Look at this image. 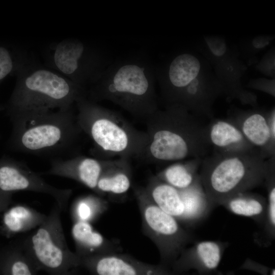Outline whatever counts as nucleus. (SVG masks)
<instances>
[{"mask_svg":"<svg viewBox=\"0 0 275 275\" xmlns=\"http://www.w3.org/2000/svg\"><path fill=\"white\" fill-rule=\"evenodd\" d=\"M267 199L262 195L244 191L238 193L221 202L219 206L224 207L238 215L249 217L262 228L263 226Z\"/></svg>","mask_w":275,"mask_h":275,"instance_id":"19","label":"nucleus"},{"mask_svg":"<svg viewBox=\"0 0 275 275\" xmlns=\"http://www.w3.org/2000/svg\"><path fill=\"white\" fill-rule=\"evenodd\" d=\"M47 215L24 205H18L5 212L3 222L5 228L13 234L24 233L36 229Z\"/></svg>","mask_w":275,"mask_h":275,"instance_id":"24","label":"nucleus"},{"mask_svg":"<svg viewBox=\"0 0 275 275\" xmlns=\"http://www.w3.org/2000/svg\"><path fill=\"white\" fill-rule=\"evenodd\" d=\"M9 117L12 123L9 144L13 150L50 160L77 155L84 132L77 122L75 105Z\"/></svg>","mask_w":275,"mask_h":275,"instance_id":"1","label":"nucleus"},{"mask_svg":"<svg viewBox=\"0 0 275 275\" xmlns=\"http://www.w3.org/2000/svg\"><path fill=\"white\" fill-rule=\"evenodd\" d=\"M155 74L150 64L138 59L109 64L90 84L87 97L110 101L129 114L146 119L158 108Z\"/></svg>","mask_w":275,"mask_h":275,"instance_id":"4","label":"nucleus"},{"mask_svg":"<svg viewBox=\"0 0 275 275\" xmlns=\"http://www.w3.org/2000/svg\"><path fill=\"white\" fill-rule=\"evenodd\" d=\"M264 185L267 193L265 217L263 229L256 233L254 240L260 246L268 247L275 238V157L271 160Z\"/></svg>","mask_w":275,"mask_h":275,"instance_id":"23","label":"nucleus"},{"mask_svg":"<svg viewBox=\"0 0 275 275\" xmlns=\"http://www.w3.org/2000/svg\"><path fill=\"white\" fill-rule=\"evenodd\" d=\"M34 59L22 48L0 45V84L9 76H16Z\"/></svg>","mask_w":275,"mask_h":275,"instance_id":"26","label":"nucleus"},{"mask_svg":"<svg viewBox=\"0 0 275 275\" xmlns=\"http://www.w3.org/2000/svg\"><path fill=\"white\" fill-rule=\"evenodd\" d=\"M3 108H4V107L2 105H0V111L3 109Z\"/></svg>","mask_w":275,"mask_h":275,"instance_id":"33","label":"nucleus"},{"mask_svg":"<svg viewBox=\"0 0 275 275\" xmlns=\"http://www.w3.org/2000/svg\"><path fill=\"white\" fill-rule=\"evenodd\" d=\"M274 39V35L256 36L241 41L238 50L248 63H256V56L269 47Z\"/></svg>","mask_w":275,"mask_h":275,"instance_id":"29","label":"nucleus"},{"mask_svg":"<svg viewBox=\"0 0 275 275\" xmlns=\"http://www.w3.org/2000/svg\"><path fill=\"white\" fill-rule=\"evenodd\" d=\"M240 269L254 271L263 275H274L275 269L247 258L239 267Z\"/></svg>","mask_w":275,"mask_h":275,"instance_id":"32","label":"nucleus"},{"mask_svg":"<svg viewBox=\"0 0 275 275\" xmlns=\"http://www.w3.org/2000/svg\"><path fill=\"white\" fill-rule=\"evenodd\" d=\"M148 143L141 157L155 163L203 158L210 148L204 125L196 115L176 105H166L146 119Z\"/></svg>","mask_w":275,"mask_h":275,"instance_id":"3","label":"nucleus"},{"mask_svg":"<svg viewBox=\"0 0 275 275\" xmlns=\"http://www.w3.org/2000/svg\"><path fill=\"white\" fill-rule=\"evenodd\" d=\"M228 242L206 240L197 241L185 248L173 263L171 269L174 274L195 270L200 274L215 273Z\"/></svg>","mask_w":275,"mask_h":275,"instance_id":"14","label":"nucleus"},{"mask_svg":"<svg viewBox=\"0 0 275 275\" xmlns=\"http://www.w3.org/2000/svg\"><path fill=\"white\" fill-rule=\"evenodd\" d=\"M81 266L97 275H167L174 274L163 265L151 264L128 255L115 253L81 259Z\"/></svg>","mask_w":275,"mask_h":275,"instance_id":"12","label":"nucleus"},{"mask_svg":"<svg viewBox=\"0 0 275 275\" xmlns=\"http://www.w3.org/2000/svg\"><path fill=\"white\" fill-rule=\"evenodd\" d=\"M0 190L5 193L32 191L52 197L62 212L72 194L70 189L57 188L47 183L25 162L4 157L0 160Z\"/></svg>","mask_w":275,"mask_h":275,"instance_id":"11","label":"nucleus"},{"mask_svg":"<svg viewBox=\"0 0 275 275\" xmlns=\"http://www.w3.org/2000/svg\"><path fill=\"white\" fill-rule=\"evenodd\" d=\"M199 48L206 60L213 66L229 57L239 55L237 49H231L229 47L224 37L216 35L204 36Z\"/></svg>","mask_w":275,"mask_h":275,"instance_id":"27","label":"nucleus"},{"mask_svg":"<svg viewBox=\"0 0 275 275\" xmlns=\"http://www.w3.org/2000/svg\"><path fill=\"white\" fill-rule=\"evenodd\" d=\"M272 157L265 159L255 149L203 157L199 175L213 208L235 194L264 184Z\"/></svg>","mask_w":275,"mask_h":275,"instance_id":"6","label":"nucleus"},{"mask_svg":"<svg viewBox=\"0 0 275 275\" xmlns=\"http://www.w3.org/2000/svg\"><path fill=\"white\" fill-rule=\"evenodd\" d=\"M206 135L213 153L233 154L256 149L247 141L232 119L212 120L206 125Z\"/></svg>","mask_w":275,"mask_h":275,"instance_id":"16","label":"nucleus"},{"mask_svg":"<svg viewBox=\"0 0 275 275\" xmlns=\"http://www.w3.org/2000/svg\"><path fill=\"white\" fill-rule=\"evenodd\" d=\"M77 122L91 140V154L108 159L142 156L148 143L146 132L134 127L118 113L92 101L87 96L75 104Z\"/></svg>","mask_w":275,"mask_h":275,"instance_id":"5","label":"nucleus"},{"mask_svg":"<svg viewBox=\"0 0 275 275\" xmlns=\"http://www.w3.org/2000/svg\"><path fill=\"white\" fill-rule=\"evenodd\" d=\"M62 212L56 203L42 224L22 239L39 270L51 274H69L81 266V259L68 246L61 222Z\"/></svg>","mask_w":275,"mask_h":275,"instance_id":"8","label":"nucleus"},{"mask_svg":"<svg viewBox=\"0 0 275 275\" xmlns=\"http://www.w3.org/2000/svg\"><path fill=\"white\" fill-rule=\"evenodd\" d=\"M129 159L119 158L102 174L98 180L97 188L98 195L105 194L122 195L131 186V170Z\"/></svg>","mask_w":275,"mask_h":275,"instance_id":"20","label":"nucleus"},{"mask_svg":"<svg viewBox=\"0 0 275 275\" xmlns=\"http://www.w3.org/2000/svg\"><path fill=\"white\" fill-rule=\"evenodd\" d=\"M44 54L46 66L86 90L110 64L100 51L73 38L51 43Z\"/></svg>","mask_w":275,"mask_h":275,"instance_id":"10","label":"nucleus"},{"mask_svg":"<svg viewBox=\"0 0 275 275\" xmlns=\"http://www.w3.org/2000/svg\"><path fill=\"white\" fill-rule=\"evenodd\" d=\"M232 120L247 141L265 159L275 156V136L271 132L267 113L247 111L238 113Z\"/></svg>","mask_w":275,"mask_h":275,"instance_id":"15","label":"nucleus"},{"mask_svg":"<svg viewBox=\"0 0 275 275\" xmlns=\"http://www.w3.org/2000/svg\"><path fill=\"white\" fill-rule=\"evenodd\" d=\"M202 160V158H194L172 162L155 176L178 189L186 188L199 177L198 172Z\"/></svg>","mask_w":275,"mask_h":275,"instance_id":"22","label":"nucleus"},{"mask_svg":"<svg viewBox=\"0 0 275 275\" xmlns=\"http://www.w3.org/2000/svg\"><path fill=\"white\" fill-rule=\"evenodd\" d=\"M179 190L184 213L178 221L188 227H195L206 218L213 209L200 176L190 186Z\"/></svg>","mask_w":275,"mask_h":275,"instance_id":"18","label":"nucleus"},{"mask_svg":"<svg viewBox=\"0 0 275 275\" xmlns=\"http://www.w3.org/2000/svg\"><path fill=\"white\" fill-rule=\"evenodd\" d=\"M7 265V270L12 275L36 274L39 271L25 249L22 240L13 249Z\"/></svg>","mask_w":275,"mask_h":275,"instance_id":"28","label":"nucleus"},{"mask_svg":"<svg viewBox=\"0 0 275 275\" xmlns=\"http://www.w3.org/2000/svg\"><path fill=\"white\" fill-rule=\"evenodd\" d=\"M255 69L270 78L275 77V47L272 46L255 66Z\"/></svg>","mask_w":275,"mask_h":275,"instance_id":"30","label":"nucleus"},{"mask_svg":"<svg viewBox=\"0 0 275 275\" xmlns=\"http://www.w3.org/2000/svg\"><path fill=\"white\" fill-rule=\"evenodd\" d=\"M114 161V159L77 155L68 158L50 160V168L42 174L73 179L98 195L97 188L98 180Z\"/></svg>","mask_w":275,"mask_h":275,"instance_id":"13","label":"nucleus"},{"mask_svg":"<svg viewBox=\"0 0 275 275\" xmlns=\"http://www.w3.org/2000/svg\"><path fill=\"white\" fill-rule=\"evenodd\" d=\"M77 255L82 259L95 255L119 253L120 248L96 231L91 223L75 221L72 227Z\"/></svg>","mask_w":275,"mask_h":275,"instance_id":"17","label":"nucleus"},{"mask_svg":"<svg viewBox=\"0 0 275 275\" xmlns=\"http://www.w3.org/2000/svg\"><path fill=\"white\" fill-rule=\"evenodd\" d=\"M14 89L6 107L9 116L32 111L69 107L87 90L34 59L16 75Z\"/></svg>","mask_w":275,"mask_h":275,"instance_id":"7","label":"nucleus"},{"mask_svg":"<svg viewBox=\"0 0 275 275\" xmlns=\"http://www.w3.org/2000/svg\"><path fill=\"white\" fill-rule=\"evenodd\" d=\"M155 74L165 105L180 106L195 115L212 118L216 99L228 96L211 65L194 53L178 54Z\"/></svg>","mask_w":275,"mask_h":275,"instance_id":"2","label":"nucleus"},{"mask_svg":"<svg viewBox=\"0 0 275 275\" xmlns=\"http://www.w3.org/2000/svg\"><path fill=\"white\" fill-rule=\"evenodd\" d=\"M144 233L157 247L160 264L171 266L187 245L194 240L193 234L175 217L167 213L150 199L144 188L134 190Z\"/></svg>","mask_w":275,"mask_h":275,"instance_id":"9","label":"nucleus"},{"mask_svg":"<svg viewBox=\"0 0 275 275\" xmlns=\"http://www.w3.org/2000/svg\"><path fill=\"white\" fill-rule=\"evenodd\" d=\"M146 192L160 209L178 221L184 213V205L178 189L161 180L156 176L151 179Z\"/></svg>","mask_w":275,"mask_h":275,"instance_id":"21","label":"nucleus"},{"mask_svg":"<svg viewBox=\"0 0 275 275\" xmlns=\"http://www.w3.org/2000/svg\"><path fill=\"white\" fill-rule=\"evenodd\" d=\"M274 78H266L260 77L251 79L246 87L254 90L265 92L272 97H274Z\"/></svg>","mask_w":275,"mask_h":275,"instance_id":"31","label":"nucleus"},{"mask_svg":"<svg viewBox=\"0 0 275 275\" xmlns=\"http://www.w3.org/2000/svg\"><path fill=\"white\" fill-rule=\"evenodd\" d=\"M108 208V203L101 196L85 195L77 198L73 203L71 214L73 222L83 221L92 223Z\"/></svg>","mask_w":275,"mask_h":275,"instance_id":"25","label":"nucleus"}]
</instances>
